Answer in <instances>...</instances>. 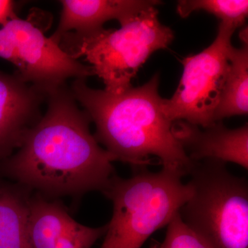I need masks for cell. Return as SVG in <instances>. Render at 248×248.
Returning a JSON list of instances; mask_svg holds the SVG:
<instances>
[{"instance_id":"11","label":"cell","mask_w":248,"mask_h":248,"mask_svg":"<svg viewBox=\"0 0 248 248\" xmlns=\"http://www.w3.org/2000/svg\"><path fill=\"white\" fill-rule=\"evenodd\" d=\"M241 48L232 47L230 53L229 68L219 102L214 115L215 122L248 112V35L246 27L240 33Z\"/></svg>"},{"instance_id":"5","label":"cell","mask_w":248,"mask_h":248,"mask_svg":"<svg viewBox=\"0 0 248 248\" xmlns=\"http://www.w3.org/2000/svg\"><path fill=\"white\" fill-rule=\"evenodd\" d=\"M192 193L179 213L210 248H248L247 179L217 160L196 162L189 174Z\"/></svg>"},{"instance_id":"12","label":"cell","mask_w":248,"mask_h":248,"mask_svg":"<svg viewBox=\"0 0 248 248\" xmlns=\"http://www.w3.org/2000/svg\"><path fill=\"white\" fill-rule=\"evenodd\" d=\"M29 189L0 185V248H31L28 220Z\"/></svg>"},{"instance_id":"9","label":"cell","mask_w":248,"mask_h":248,"mask_svg":"<svg viewBox=\"0 0 248 248\" xmlns=\"http://www.w3.org/2000/svg\"><path fill=\"white\" fill-rule=\"evenodd\" d=\"M172 133L194 162L217 160L248 169V125L228 129L217 122L203 128L184 122L172 124Z\"/></svg>"},{"instance_id":"3","label":"cell","mask_w":248,"mask_h":248,"mask_svg":"<svg viewBox=\"0 0 248 248\" xmlns=\"http://www.w3.org/2000/svg\"><path fill=\"white\" fill-rule=\"evenodd\" d=\"M146 168H135L128 179L115 174L103 191L112 202V216L101 248H141L190 198L192 187L183 183L182 173Z\"/></svg>"},{"instance_id":"15","label":"cell","mask_w":248,"mask_h":248,"mask_svg":"<svg viewBox=\"0 0 248 248\" xmlns=\"http://www.w3.org/2000/svg\"><path fill=\"white\" fill-rule=\"evenodd\" d=\"M16 3L9 0H0V24L16 16Z\"/></svg>"},{"instance_id":"13","label":"cell","mask_w":248,"mask_h":248,"mask_svg":"<svg viewBox=\"0 0 248 248\" xmlns=\"http://www.w3.org/2000/svg\"><path fill=\"white\" fill-rule=\"evenodd\" d=\"M205 11L238 28L244 25L248 15L247 0H181L178 1L177 14L186 18L194 11Z\"/></svg>"},{"instance_id":"4","label":"cell","mask_w":248,"mask_h":248,"mask_svg":"<svg viewBox=\"0 0 248 248\" xmlns=\"http://www.w3.org/2000/svg\"><path fill=\"white\" fill-rule=\"evenodd\" d=\"M156 6L143 9L120 29L103 28L86 35L68 32L59 45L72 58H84L106 91L122 94L133 87L132 79L152 54L168 48L174 40L172 29L160 22Z\"/></svg>"},{"instance_id":"14","label":"cell","mask_w":248,"mask_h":248,"mask_svg":"<svg viewBox=\"0 0 248 248\" xmlns=\"http://www.w3.org/2000/svg\"><path fill=\"white\" fill-rule=\"evenodd\" d=\"M153 248H210L191 231L177 213L168 225L164 241Z\"/></svg>"},{"instance_id":"2","label":"cell","mask_w":248,"mask_h":248,"mask_svg":"<svg viewBox=\"0 0 248 248\" xmlns=\"http://www.w3.org/2000/svg\"><path fill=\"white\" fill-rule=\"evenodd\" d=\"M159 75L146 84L120 94L90 88L86 79H76L70 87L77 102L95 125L94 136L118 161L134 168L153 165L156 156L164 169L189 175L195 166L172 133L158 88Z\"/></svg>"},{"instance_id":"1","label":"cell","mask_w":248,"mask_h":248,"mask_svg":"<svg viewBox=\"0 0 248 248\" xmlns=\"http://www.w3.org/2000/svg\"><path fill=\"white\" fill-rule=\"evenodd\" d=\"M46 102L45 114L20 147L0 161L1 173L49 200L102 192L116 174L112 162L118 159L91 134V119L67 84L49 93Z\"/></svg>"},{"instance_id":"10","label":"cell","mask_w":248,"mask_h":248,"mask_svg":"<svg viewBox=\"0 0 248 248\" xmlns=\"http://www.w3.org/2000/svg\"><path fill=\"white\" fill-rule=\"evenodd\" d=\"M60 2V23L50 36L58 44L68 32L91 33L103 29L104 23L112 19L123 25L143 9L161 3L153 0H62Z\"/></svg>"},{"instance_id":"6","label":"cell","mask_w":248,"mask_h":248,"mask_svg":"<svg viewBox=\"0 0 248 248\" xmlns=\"http://www.w3.org/2000/svg\"><path fill=\"white\" fill-rule=\"evenodd\" d=\"M236 29L232 23L220 22L212 45L182 60L184 71L177 89L170 99H164V112L171 122L184 121L203 128L215 123Z\"/></svg>"},{"instance_id":"7","label":"cell","mask_w":248,"mask_h":248,"mask_svg":"<svg viewBox=\"0 0 248 248\" xmlns=\"http://www.w3.org/2000/svg\"><path fill=\"white\" fill-rule=\"evenodd\" d=\"M0 58L16 68L23 81L49 93L69 79H87L94 75L84 65L62 50L40 28L17 15L0 24Z\"/></svg>"},{"instance_id":"8","label":"cell","mask_w":248,"mask_h":248,"mask_svg":"<svg viewBox=\"0 0 248 248\" xmlns=\"http://www.w3.org/2000/svg\"><path fill=\"white\" fill-rule=\"evenodd\" d=\"M48 94L17 75L0 72V161L14 154L42 117Z\"/></svg>"}]
</instances>
